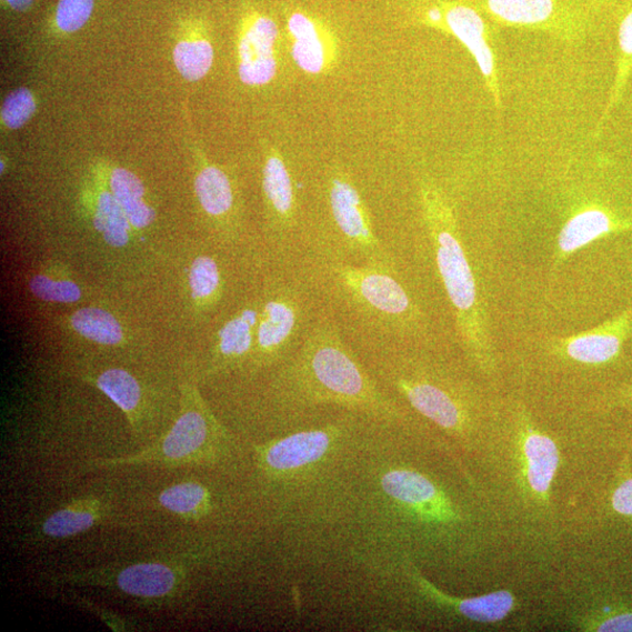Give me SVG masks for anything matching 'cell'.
<instances>
[{
    "label": "cell",
    "mask_w": 632,
    "mask_h": 632,
    "mask_svg": "<svg viewBox=\"0 0 632 632\" xmlns=\"http://www.w3.org/2000/svg\"><path fill=\"white\" fill-rule=\"evenodd\" d=\"M280 383L287 400L303 407L332 404L388 422L405 419L403 410L365 372L330 318L311 324L285 360Z\"/></svg>",
    "instance_id": "1"
},
{
    "label": "cell",
    "mask_w": 632,
    "mask_h": 632,
    "mask_svg": "<svg viewBox=\"0 0 632 632\" xmlns=\"http://www.w3.org/2000/svg\"><path fill=\"white\" fill-rule=\"evenodd\" d=\"M496 447L486 443L483 452L498 463L504 478L508 510L522 531L544 535L555 528L552 491L561 467V450L555 440L534 421L524 402L510 408L505 438Z\"/></svg>",
    "instance_id": "2"
},
{
    "label": "cell",
    "mask_w": 632,
    "mask_h": 632,
    "mask_svg": "<svg viewBox=\"0 0 632 632\" xmlns=\"http://www.w3.org/2000/svg\"><path fill=\"white\" fill-rule=\"evenodd\" d=\"M379 374L420 415L471 452H483L490 409L475 389L441 363L418 354L382 357Z\"/></svg>",
    "instance_id": "3"
},
{
    "label": "cell",
    "mask_w": 632,
    "mask_h": 632,
    "mask_svg": "<svg viewBox=\"0 0 632 632\" xmlns=\"http://www.w3.org/2000/svg\"><path fill=\"white\" fill-rule=\"evenodd\" d=\"M425 223L468 360L484 377L496 374L498 362L484 303L462 244L455 215L442 191L430 182L421 189Z\"/></svg>",
    "instance_id": "4"
},
{
    "label": "cell",
    "mask_w": 632,
    "mask_h": 632,
    "mask_svg": "<svg viewBox=\"0 0 632 632\" xmlns=\"http://www.w3.org/2000/svg\"><path fill=\"white\" fill-rule=\"evenodd\" d=\"M224 447L225 433L221 424L215 421L198 390L188 388L180 417L163 439L140 453L98 461L97 467L204 464L220 458Z\"/></svg>",
    "instance_id": "5"
},
{
    "label": "cell",
    "mask_w": 632,
    "mask_h": 632,
    "mask_svg": "<svg viewBox=\"0 0 632 632\" xmlns=\"http://www.w3.org/2000/svg\"><path fill=\"white\" fill-rule=\"evenodd\" d=\"M327 270L335 285L362 313L407 329L419 321L421 313L415 302L387 263L358 267L334 261Z\"/></svg>",
    "instance_id": "6"
},
{
    "label": "cell",
    "mask_w": 632,
    "mask_h": 632,
    "mask_svg": "<svg viewBox=\"0 0 632 632\" xmlns=\"http://www.w3.org/2000/svg\"><path fill=\"white\" fill-rule=\"evenodd\" d=\"M307 298L287 283L261 301L251 362L269 365L285 361L298 348L312 323H309Z\"/></svg>",
    "instance_id": "7"
},
{
    "label": "cell",
    "mask_w": 632,
    "mask_h": 632,
    "mask_svg": "<svg viewBox=\"0 0 632 632\" xmlns=\"http://www.w3.org/2000/svg\"><path fill=\"white\" fill-rule=\"evenodd\" d=\"M187 574L184 566L165 561H146L123 566L59 574L53 582L71 585H94L118 590L142 600H161L175 595Z\"/></svg>",
    "instance_id": "8"
},
{
    "label": "cell",
    "mask_w": 632,
    "mask_h": 632,
    "mask_svg": "<svg viewBox=\"0 0 632 632\" xmlns=\"http://www.w3.org/2000/svg\"><path fill=\"white\" fill-rule=\"evenodd\" d=\"M341 429L329 425L299 431L257 449L260 469L274 478H292L314 469L338 445Z\"/></svg>",
    "instance_id": "9"
},
{
    "label": "cell",
    "mask_w": 632,
    "mask_h": 632,
    "mask_svg": "<svg viewBox=\"0 0 632 632\" xmlns=\"http://www.w3.org/2000/svg\"><path fill=\"white\" fill-rule=\"evenodd\" d=\"M427 26L449 32L469 50L485 79L488 90L500 107V91L493 50L482 14L463 2H442L423 13Z\"/></svg>",
    "instance_id": "10"
},
{
    "label": "cell",
    "mask_w": 632,
    "mask_h": 632,
    "mask_svg": "<svg viewBox=\"0 0 632 632\" xmlns=\"http://www.w3.org/2000/svg\"><path fill=\"white\" fill-rule=\"evenodd\" d=\"M632 337V308L606 320L595 329L566 338H552L550 352L581 365L600 367L614 362Z\"/></svg>",
    "instance_id": "11"
},
{
    "label": "cell",
    "mask_w": 632,
    "mask_h": 632,
    "mask_svg": "<svg viewBox=\"0 0 632 632\" xmlns=\"http://www.w3.org/2000/svg\"><path fill=\"white\" fill-rule=\"evenodd\" d=\"M408 571L421 598L451 618L475 624L496 625L505 622L519 608L516 596L506 590L472 598H455L440 591L419 573L417 566L410 564Z\"/></svg>",
    "instance_id": "12"
},
{
    "label": "cell",
    "mask_w": 632,
    "mask_h": 632,
    "mask_svg": "<svg viewBox=\"0 0 632 632\" xmlns=\"http://www.w3.org/2000/svg\"><path fill=\"white\" fill-rule=\"evenodd\" d=\"M280 32L275 21L252 12L238 37V74L248 86H265L277 76Z\"/></svg>",
    "instance_id": "13"
},
{
    "label": "cell",
    "mask_w": 632,
    "mask_h": 632,
    "mask_svg": "<svg viewBox=\"0 0 632 632\" xmlns=\"http://www.w3.org/2000/svg\"><path fill=\"white\" fill-rule=\"evenodd\" d=\"M498 23L528 29L570 31V23L576 24L580 6L591 0H478Z\"/></svg>",
    "instance_id": "14"
},
{
    "label": "cell",
    "mask_w": 632,
    "mask_h": 632,
    "mask_svg": "<svg viewBox=\"0 0 632 632\" xmlns=\"http://www.w3.org/2000/svg\"><path fill=\"white\" fill-rule=\"evenodd\" d=\"M330 205L344 242L367 258V263H385L372 221L361 194L350 179L334 177L330 182Z\"/></svg>",
    "instance_id": "15"
},
{
    "label": "cell",
    "mask_w": 632,
    "mask_h": 632,
    "mask_svg": "<svg viewBox=\"0 0 632 632\" xmlns=\"http://www.w3.org/2000/svg\"><path fill=\"white\" fill-rule=\"evenodd\" d=\"M291 54L304 73L319 76L333 68L337 60L335 34L320 18L301 10L288 17Z\"/></svg>",
    "instance_id": "16"
},
{
    "label": "cell",
    "mask_w": 632,
    "mask_h": 632,
    "mask_svg": "<svg viewBox=\"0 0 632 632\" xmlns=\"http://www.w3.org/2000/svg\"><path fill=\"white\" fill-rule=\"evenodd\" d=\"M632 231L631 221L604 207L592 205L576 212L558 237L554 268L561 267L576 251L608 235Z\"/></svg>",
    "instance_id": "17"
},
{
    "label": "cell",
    "mask_w": 632,
    "mask_h": 632,
    "mask_svg": "<svg viewBox=\"0 0 632 632\" xmlns=\"http://www.w3.org/2000/svg\"><path fill=\"white\" fill-rule=\"evenodd\" d=\"M261 301L251 302L234 313L218 331L214 344L217 360L232 365L251 359L254 348Z\"/></svg>",
    "instance_id": "18"
},
{
    "label": "cell",
    "mask_w": 632,
    "mask_h": 632,
    "mask_svg": "<svg viewBox=\"0 0 632 632\" xmlns=\"http://www.w3.org/2000/svg\"><path fill=\"white\" fill-rule=\"evenodd\" d=\"M106 514L107 508L100 499H77L43 520L41 533L51 539L76 536L97 526Z\"/></svg>",
    "instance_id": "19"
},
{
    "label": "cell",
    "mask_w": 632,
    "mask_h": 632,
    "mask_svg": "<svg viewBox=\"0 0 632 632\" xmlns=\"http://www.w3.org/2000/svg\"><path fill=\"white\" fill-rule=\"evenodd\" d=\"M263 190L270 212L288 229L295 214V190L289 167L277 152L267 158Z\"/></svg>",
    "instance_id": "20"
},
{
    "label": "cell",
    "mask_w": 632,
    "mask_h": 632,
    "mask_svg": "<svg viewBox=\"0 0 632 632\" xmlns=\"http://www.w3.org/2000/svg\"><path fill=\"white\" fill-rule=\"evenodd\" d=\"M109 188L123 209L133 229H144L156 220V211L146 201V189L132 171L117 168L113 170Z\"/></svg>",
    "instance_id": "21"
},
{
    "label": "cell",
    "mask_w": 632,
    "mask_h": 632,
    "mask_svg": "<svg viewBox=\"0 0 632 632\" xmlns=\"http://www.w3.org/2000/svg\"><path fill=\"white\" fill-rule=\"evenodd\" d=\"M194 191L203 210L211 217L222 218L231 213L234 193L227 173L214 165H205L194 181Z\"/></svg>",
    "instance_id": "22"
},
{
    "label": "cell",
    "mask_w": 632,
    "mask_h": 632,
    "mask_svg": "<svg viewBox=\"0 0 632 632\" xmlns=\"http://www.w3.org/2000/svg\"><path fill=\"white\" fill-rule=\"evenodd\" d=\"M97 388L118 405L130 424L139 421V411L142 400V390L138 380L123 369H108L94 381Z\"/></svg>",
    "instance_id": "23"
},
{
    "label": "cell",
    "mask_w": 632,
    "mask_h": 632,
    "mask_svg": "<svg viewBox=\"0 0 632 632\" xmlns=\"http://www.w3.org/2000/svg\"><path fill=\"white\" fill-rule=\"evenodd\" d=\"M160 505L188 520H199L212 510V496L207 486L195 482L172 485L159 495Z\"/></svg>",
    "instance_id": "24"
},
{
    "label": "cell",
    "mask_w": 632,
    "mask_h": 632,
    "mask_svg": "<svg viewBox=\"0 0 632 632\" xmlns=\"http://www.w3.org/2000/svg\"><path fill=\"white\" fill-rule=\"evenodd\" d=\"M73 330L82 338L103 345H117L123 340V330L118 319L101 309L87 308L71 318Z\"/></svg>",
    "instance_id": "25"
},
{
    "label": "cell",
    "mask_w": 632,
    "mask_h": 632,
    "mask_svg": "<svg viewBox=\"0 0 632 632\" xmlns=\"http://www.w3.org/2000/svg\"><path fill=\"white\" fill-rule=\"evenodd\" d=\"M566 620L580 631H632V610L628 609L593 604L574 609Z\"/></svg>",
    "instance_id": "26"
},
{
    "label": "cell",
    "mask_w": 632,
    "mask_h": 632,
    "mask_svg": "<svg viewBox=\"0 0 632 632\" xmlns=\"http://www.w3.org/2000/svg\"><path fill=\"white\" fill-rule=\"evenodd\" d=\"M94 224L109 245L120 248L128 243L132 225L111 191H102L99 194Z\"/></svg>",
    "instance_id": "27"
},
{
    "label": "cell",
    "mask_w": 632,
    "mask_h": 632,
    "mask_svg": "<svg viewBox=\"0 0 632 632\" xmlns=\"http://www.w3.org/2000/svg\"><path fill=\"white\" fill-rule=\"evenodd\" d=\"M192 298L202 307H212L223 290V273L214 258L200 255L193 260L189 272Z\"/></svg>",
    "instance_id": "28"
},
{
    "label": "cell",
    "mask_w": 632,
    "mask_h": 632,
    "mask_svg": "<svg viewBox=\"0 0 632 632\" xmlns=\"http://www.w3.org/2000/svg\"><path fill=\"white\" fill-rule=\"evenodd\" d=\"M213 59L212 43L205 38L181 41L173 50V62L180 74L189 81L203 79L210 72Z\"/></svg>",
    "instance_id": "29"
},
{
    "label": "cell",
    "mask_w": 632,
    "mask_h": 632,
    "mask_svg": "<svg viewBox=\"0 0 632 632\" xmlns=\"http://www.w3.org/2000/svg\"><path fill=\"white\" fill-rule=\"evenodd\" d=\"M619 59H618V74L613 86L612 94H610L609 102L605 107L602 122L606 119L610 111H612L615 103L622 96L626 80L632 72V9L628 11L621 21L619 29Z\"/></svg>",
    "instance_id": "30"
},
{
    "label": "cell",
    "mask_w": 632,
    "mask_h": 632,
    "mask_svg": "<svg viewBox=\"0 0 632 632\" xmlns=\"http://www.w3.org/2000/svg\"><path fill=\"white\" fill-rule=\"evenodd\" d=\"M30 289L37 298L48 302L72 303L79 301L82 295L74 281L47 274L33 277Z\"/></svg>",
    "instance_id": "31"
},
{
    "label": "cell",
    "mask_w": 632,
    "mask_h": 632,
    "mask_svg": "<svg viewBox=\"0 0 632 632\" xmlns=\"http://www.w3.org/2000/svg\"><path fill=\"white\" fill-rule=\"evenodd\" d=\"M36 112V101L27 89L11 93L2 107L3 124L10 129L23 127Z\"/></svg>",
    "instance_id": "32"
},
{
    "label": "cell",
    "mask_w": 632,
    "mask_h": 632,
    "mask_svg": "<svg viewBox=\"0 0 632 632\" xmlns=\"http://www.w3.org/2000/svg\"><path fill=\"white\" fill-rule=\"evenodd\" d=\"M94 0H60L57 9V26L63 32L80 30L92 16Z\"/></svg>",
    "instance_id": "33"
},
{
    "label": "cell",
    "mask_w": 632,
    "mask_h": 632,
    "mask_svg": "<svg viewBox=\"0 0 632 632\" xmlns=\"http://www.w3.org/2000/svg\"><path fill=\"white\" fill-rule=\"evenodd\" d=\"M76 602L78 605L89 609L90 612L98 616L112 631L122 632L130 630V624L128 621L120 615L113 612H109V610H106L100 605L82 598H76Z\"/></svg>",
    "instance_id": "34"
},
{
    "label": "cell",
    "mask_w": 632,
    "mask_h": 632,
    "mask_svg": "<svg viewBox=\"0 0 632 632\" xmlns=\"http://www.w3.org/2000/svg\"><path fill=\"white\" fill-rule=\"evenodd\" d=\"M613 510L623 516H632V476L625 475L612 496Z\"/></svg>",
    "instance_id": "35"
},
{
    "label": "cell",
    "mask_w": 632,
    "mask_h": 632,
    "mask_svg": "<svg viewBox=\"0 0 632 632\" xmlns=\"http://www.w3.org/2000/svg\"><path fill=\"white\" fill-rule=\"evenodd\" d=\"M604 407H632V384L606 392L599 401Z\"/></svg>",
    "instance_id": "36"
},
{
    "label": "cell",
    "mask_w": 632,
    "mask_h": 632,
    "mask_svg": "<svg viewBox=\"0 0 632 632\" xmlns=\"http://www.w3.org/2000/svg\"><path fill=\"white\" fill-rule=\"evenodd\" d=\"M6 2L14 10L24 11L33 3V0H6Z\"/></svg>",
    "instance_id": "37"
}]
</instances>
